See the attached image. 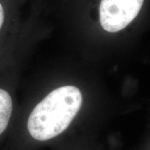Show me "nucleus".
<instances>
[{"label": "nucleus", "mask_w": 150, "mask_h": 150, "mask_svg": "<svg viewBox=\"0 0 150 150\" xmlns=\"http://www.w3.org/2000/svg\"><path fill=\"white\" fill-rule=\"evenodd\" d=\"M83 97L74 86L60 87L49 93L29 115L28 130L33 139L46 141L65 131L82 106Z\"/></svg>", "instance_id": "nucleus-1"}, {"label": "nucleus", "mask_w": 150, "mask_h": 150, "mask_svg": "<svg viewBox=\"0 0 150 150\" xmlns=\"http://www.w3.org/2000/svg\"><path fill=\"white\" fill-rule=\"evenodd\" d=\"M144 2V0H101V26L107 32L121 31L138 16Z\"/></svg>", "instance_id": "nucleus-2"}, {"label": "nucleus", "mask_w": 150, "mask_h": 150, "mask_svg": "<svg viewBox=\"0 0 150 150\" xmlns=\"http://www.w3.org/2000/svg\"><path fill=\"white\" fill-rule=\"evenodd\" d=\"M13 111V102L9 93L0 88V134L7 129Z\"/></svg>", "instance_id": "nucleus-3"}, {"label": "nucleus", "mask_w": 150, "mask_h": 150, "mask_svg": "<svg viewBox=\"0 0 150 150\" xmlns=\"http://www.w3.org/2000/svg\"><path fill=\"white\" fill-rule=\"evenodd\" d=\"M4 20V12L3 6L0 4V29H1V28L3 26Z\"/></svg>", "instance_id": "nucleus-4"}]
</instances>
